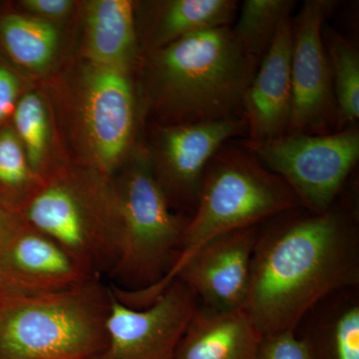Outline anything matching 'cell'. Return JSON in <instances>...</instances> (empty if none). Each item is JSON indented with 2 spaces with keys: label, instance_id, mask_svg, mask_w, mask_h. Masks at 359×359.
Masks as SVG:
<instances>
[{
  "label": "cell",
  "instance_id": "obj_1",
  "mask_svg": "<svg viewBox=\"0 0 359 359\" xmlns=\"http://www.w3.org/2000/svg\"><path fill=\"white\" fill-rule=\"evenodd\" d=\"M269 222L259 229L243 309L263 337L297 332L316 304L359 283L355 215L334 205Z\"/></svg>",
  "mask_w": 359,
  "mask_h": 359
},
{
  "label": "cell",
  "instance_id": "obj_2",
  "mask_svg": "<svg viewBox=\"0 0 359 359\" xmlns=\"http://www.w3.org/2000/svg\"><path fill=\"white\" fill-rule=\"evenodd\" d=\"M259 65L231 26L193 33L149 53V106L162 125L244 117L245 93Z\"/></svg>",
  "mask_w": 359,
  "mask_h": 359
},
{
  "label": "cell",
  "instance_id": "obj_3",
  "mask_svg": "<svg viewBox=\"0 0 359 359\" xmlns=\"http://www.w3.org/2000/svg\"><path fill=\"white\" fill-rule=\"evenodd\" d=\"M301 208V201L280 176L264 166L240 142H228L205 168L197 204L173 268L154 287L134 292L135 304L147 306L154 302L184 264L214 238L259 226Z\"/></svg>",
  "mask_w": 359,
  "mask_h": 359
},
{
  "label": "cell",
  "instance_id": "obj_4",
  "mask_svg": "<svg viewBox=\"0 0 359 359\" xmlns=\"http://www.w3.org/2000/svg\"><path fill=\"white\" fill-rule=\"evenodd\" d=\"M111 299L99 278L58 292L0 294V359H95L107 344Z\"/></svg>",
  "mask_w": 359,
  "mask_h": 359
},
{
  "label": "cell",
  "instance_id": "obj_5",
  "mask_svg": "<svg viewBox=\"0 0 359 359\" xmlns=\"http://www.w3.org/2000/svg\"><path fill=\"white\" fill-rule=\"evenodd\" d=\"M20 216L98 276L114 268L120 218L113 181L93 170L48 177Z\"/></svg>",
  "mask_w": 359,
  "mask_h": 359
},
{
  "label": "cell",
  "instance_id": "obj_6",
  "mask_svg": "<svg viewBox=\"0 0 359 359\" xmlns=\"http://www.w3.org/2000/svg\"><path fill=\"white\" fill-rule=\"evenodd\" d=\"M120 218L117 261L110 275L117 289L139 292L159 283L178 259L189 219L175 214L140 151L113 181Z\"/></svg>",
  "mask_w": 359,
  "mask_h": 359
},
{
  "label": "cell",
  "instance_id": "obj_7",
  "mask_svg": "<svg viewBox=\"0 0 359 359\" xmlns=\"http://www.w3.org/2000/svg\"><path fill=\"white\" fill-rule=\"evenodd\" d=\"M238 142L292 188L304 209L316 214L334 205L359 159L358 125L334 133Z\"/></svg>",
  "mask_w": 359,
  "mask_h": 359
},
{
  "label": "cell",
  "instance_id": "obj_8",
  "mask_svg": "<svg viewBox=\"0 0 359 359\" xmlns=\"http://www.w3.org/2000/svg\"><path fill=\"white\" fill-rule=\"evenodd\" d=\"M339 6L335 0H306L292 18V110L287 134L339 131L337 105L323 28Z\"/></svg>",
  "mask_w": 359,
  "mask_h": 359
},
{
  "label": "cell",
  "instance_id": "obj_9",
  "mask_svg": "<svg viewBox=\"0 0 359 359\" xmlns=\"http://www.w3.org/2000/svg\"><path fill=\"white\" fill-rule=\"evenodd\" d=\"M197 309V297L179 280L143 309L127 306L112 292L107 344L95 359H175Z\"/></svg>",
  "mask_w": 359,
  "mask_h": 359
},
{
  "label": "cell",
  "instance_id": "obj_10",
  "mask_svg": "<svg viewBox=\"0 0 359 359\" xmlns=\"http://www.w3.org/2000/svg\"><path fill=\"white\" fill-rule=\"evenodd\" d=\"M247 132L245 117L158 126L148 154L153 174L171 207L177 204L194 212L212 156Z\"/></svg>",
  "mask_w": 359,
  "mask_h": 359
},
{
  "label": "cell",
  "instance_id": "obj_11",
  "mask_svg": "<svg viewBox=\"0 0 359 359\" xmlns=\"http://www.w3.org/2000/svg\"><path fill=\"white\" fill-rule=\"evenodd\" d=\"M81 108L91 170L109 178L128 153L136 127V97L128 71L90 63Z\"/></svg>",
  "mask_w": 359,
  "mask_h": 359
},
{
  "label": "cell",
  "instance_id": "obj_12",
  "mask_svg": "<svg viewBox=\"0 0 359 359\" xmlns=\"http://www.w3.org/2000/svg\"><path fill=\"white\" fill-rule=\"evenodd\" d=\"M259 229L249 226L214 238L184 264L175 280L185 283L205 308L243 311Z\"/></svg>",
  "mask_w": 359,
  "mask_h": 359
},
{
  "label": "cell",
  "instance_id": "obj_13",
  "mask_svg": "<svg viewBox=\"0 0 359 359\" xmlns=\"http://www.w3.org/2000/svg\"><path fill=\"white\" fill-rule=\"evenodd\" d=\"M95 278L62 245L22 219L2 262L0 294L58 292Z\"/></svg>",
  "mask_w": 359,
  "mask_h": 359
},
{
  "label": "cell",
  "instance_id": "obj_14",
  "mask_svg": "<svg viewBox=\"0 0 359 359\" xmlns=\"http://www.w3.org/2000/svg\"><path fill=\"white\" fill-rule=\"evenodd\" d=\"M292 16L278 27L245 93L243 115L247 121V140H271L289 131L292 110Z\"/></svg>",
  "mask_w": 359,
  "mask_h": 359
},
{
  "label": "cell",
  "instance_id": "obj_15",
  "mask_svg": "<svg viewBox=\"0 0 359 359\" xmlns=\"http://www.w3.org/2000/svg\"><path fill=\"white\" fill-rule=\"evenodd\" d=\"M261 334L244 311L198 308L175 359H256Z\"/></svg>",
  "mask_w": 359,
  "mask_h": 359
},
{
  "label": "cell",
  "instance_id": "obj_16",
  "mask_svg": "<svg viewBox=\"0 0 359 359\" xmlns=\"http://www.w3.org/2000/svg\"><path fill=\"white\" fill-rule=\"evenodd\" d=\"M238 11L235 0H170L149 4L143 23L148 53L193 33L231 26Z\"/></svg>",
  "mask_w": 359,
  "mask_h": 359
},
{
  "label": "cell",
  "instance_id": "obj_17",
  "mask_svg": "<svg viewBox=\"0 0 359 359\" xmlns=\"http://www.w3.org/2000/svg\"><path fill=\"white\" fill-rule=\"evenodd\" d=\"M86 51L92 65L128 71L138 53L133 2H90L86 15Z\"/></svg>",
  "mask_w": 359,
  "mask_h": 359
},
{
  "label": "cell",
  "instance_id": "obj_18",
  "mask_svg": "<svg viewBox=\"0 0 359 359\" xmlns=\"http://www.w3.org/2000/svg\"><path fill=\"white\" fill-rule=\"evenodd\" d=\"M354 289L330 294L306 314L309 325L302 339L314 359H359V302Z\"/></svg>",
  "mask_w": 359,
  "mask_h": 359
},
{
  "label": "cell",
  "instance_id": "obj_19",
  "mask_svg": "<svg viewBox=\"0 0 359 359\" xmlns=\"http://www.w3.org/2000/svg\"><path fill=\"white\" fill-rule=\"evenodd\" d=\"M0 36L14 61L36 72L51 65L58 49L55 26L35 16L6 15L0 21Z\"/></svg>",
  "mask_w": 359,
  "mask_h": 359
},
{
  "label": "cell",
  "instance_id": "obj_20",
  "mask_svg": "<svg viewBox=\"0 0 359 359\" xmlns=\"http://www.w3.org/2000/svg\"><path fill=\"white\" fill-rule=\"evenodd\" d=\"M323 40L330 63L339 131L359 119V53L339 32L323 26Z\"/></svg>",
  "mask_w": 359,
  "mask_h": 359
},
{
  "label": "cell",
  "instance_id": "obj_21",
  "mask_svg": "<svg viewBox=\"0 0 359 359\" xmlns=\"http://www.w3.org/2000/svg\"><path fill=\"white\" fill-rule=\"evenodd\" d=\"M294 0H245L231 26L245 51L261 62L280 25L292 18Z\"/></svg>",
  "mask_w": 359,
  "mask_h": 359
},
{
  "label": "cell",
  "instance_id": "obj_22",
  "mask_svg": "<svg viewBox=\"0 0 359 359\" xmlns=\"http://www.w3.org/2000/svg\"><path fill=\"white\" fill-rule=\"evenodd\" d=\"M43 181L30 169L25 149L13 129L0 131V193L4 207L20 215Z\"/></svg>",
  "mask_w": 359,
  "mask_h": 359
},
{
  "label": "cell",
  "instance_id": "obj_23",
  "mask_svg": "<svg viewBox=\"0 0 359 359\" xmlns=\"http://www.w3.org/2000/svg\"><path fill=\"white\" fill-rule=\"evenodd\" d=\"M13 122L14 132L22 144L30 169L44 182L50 128L43 99L36 93L23 96L13 111Z\"/></svg>",
  "mask_w": 359,
  "mask_h": 359
},
{
  "label": "cell",
  "instance_id": "obj_24",
  "mask_svg": "<svg viewBox=\"0 0 359 359\" xmlns=\"http://www.w3.org/2000/svg\"><path fill=\"white\" fill-rule=\"evenodd\" d=\"M256 359H314L309 344L295 332L262 339Z\"/></svg>",
  "mask_w": 359,
  "mask_h": 359
},
{
  "label": "cell",
  "instance_id": "obj_25",
  "mask_svg": "<svg viewBox=\"0 0 359 359\" xmlns=\"http://www.w3.org/2000/svg\"><path fill=\"white\" fill-rule=\"evenodd\" d=\"M20 81L13 71L0 66V125L15 109Z\"/></svg>",
  "mask_w": 359,
  "mask_h": 359
},
{
  "label": "cell",
  "instance_id": "obj_26",
  "mask_svg": "<svg viewBox=\"0 0 359 359\" xmlns=\"http://www.w3.org/2000/svg\"><path fill=\"white\" fill-rule=\"evenodd\" d=\"M71 0H25L22 6L40 20H59L65 18L72 9Z\"/></svg>",
  "mask_w": 359,
  "mask_h": 359
},
{
  "label": "cell",
  "instance_id": "obj_27",
  "mask_svg": "<svg viewBox=\"0 0 359 359\" xmlns=\"http://www.w3.org/2000/svg\"><path fill=\"white\" fill-rule=\"evenodd\" d=\"M21 224L22 219L20 215L14 214L0 204V271L7 248Z\"/></svg>",
  "mask_w": 359,
  "mask_h": 359
}]
</instances>
